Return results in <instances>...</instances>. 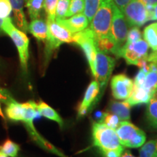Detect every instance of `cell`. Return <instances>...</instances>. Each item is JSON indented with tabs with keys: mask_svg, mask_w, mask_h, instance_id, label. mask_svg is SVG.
Listing matches in <instances>:
<instances>
[{
	"mask_svg": "<svg viewBox=\"0 0 157 157\" xmlns=\"http://www.w3.org/2000/svg\"><path fill=\"white\" fill-rule=\"evenodd\" d=\"M92 133L93 145L99 148L101 153L107 151L123 152L124 146L121 144L115 129L98 121L93 124Z\"/></svg>",
	"mask_w": 157,
	"mask_h": 157,
	"instance_id": "obj_1",
	"label": "cell"
},
{
	"mask_svg": "<svg viewBox=\"0 0 157 157\" xmlns=\"http://www.w3.org/2000/svg\"><path fill=\"white\" fill-rule=\"evenodd\" d=\"M2 28L3 32L8 35L15 44L18 52L21 69L23 73L27 74L29 58V39L24 31L15 26L10 17L4 19Z\"/></svg>",
	"mask_w": 157,
	"mask_h": 157,
	"instance_id": "obj_2",
	"label": "cell"
},
{
	"mask_svg": "<svg viewBox=\"0 0 157 157\" xmlns=\"http://www.w3.org/2000/svg\"><path fill=\"white\" fill-rule=\"evenodd\" d=\"M24 108V116H23V121L27 131L30 135V136L34 142H36L41 148H44L48 151L60 157H67L63 153L56 148L53 145L51 144L50 142L45 140L42 135L37 132L34 124V120L36 116V103L34 101H29L23 103Z\"/></svg>",
	"mask_w": 157,
	"mask_h": 157,
	"instance_id": "obj_3",
	"label": "cell"
},
{
	"mask_svg": "<svg viewBox=\"0 0 157 157\" xmlns=\"http://www.w3.org/2000/svg\"><path fill=\"white\" fill-rule=\"evenodd\" d=\"M113 5L112 0H104L90 21V28L93 31L96 41L111 36Z\"/></svg>",
	"mask_w": 157,
	"mask_h": 157,
	"instance_id": "obj_4",
	"label": "cell"
},
{
	"mask_svg": "<svg viewBox=\"0 0 157 157\" xmlns=\"http://www.w3.org/2000/svg\"><path fill=\"white\" fill-rule=\"evenodd\" d=\"M48 24V36L46 42V55H50L64 43L73 42V35L64 25L56 20H47Z\"/></svg>",
	"mask_w": 157,
	"mask_h": 157,
	"instance_id": "obj_5",
	"label": "cell"
},
{
	"mask_svg": "<svg viewBox=\"0 0 157 157\" xmlns=\"http://www.w3.org/2000/svg\"><path fill=\"white\" fill-rule=\"evenodd\" d=\"M116 132L124 147L139 148L146 140V133L128 121H121Z\"/></svg>",
	"mask_w": 157,
	"mask_h": 157,
	"instance_id": "obj_6",
	"label": "cell"
},
{
	"mask_svg": "<svg viewBox=\"0 0 157 157\" xmlns=\"http://www.w3.org/2000/svg\"><path fill=\"white\" fill-rule=\"evenodd\" d=\"M129 25L124 15L114 5H113V18L111 27V35L113 42L116 47V55L117 58H119V52L127 41V36L128 34Z\"/></svg>",
	"mask_w": 157,
	"mask_h": 157,
	"instance_id": "obj_7",
	"label": "cell"
},
{
	"mask_svg": "<svg viewBox=\"0 0 157 157\" xmlns=\"http://www.w3.org/2000/svg\"><path fill=\"white\" fill-rule=\"evenodd\" d=\"M73 42L78 44L83 50L93 75L98 51L97 42L93 31L89 27L83 31L74 34Z\"/></svg>",
	"mask_w": 157,
	"mask_h": 157,
	"instance_id": "obj_8",
	"label": "cell"
},
{
	"mask_svg": "<svg viewBox=\"0 0 157 157\" xmlns=\"http://www.w3.org/2000/svg\"><path fill=\"white\" fill-rule=\"evenodd\" d=\"M115 65L116 60L114 58L108 56L98 48L93 76L99 84L100 89L101 90H103L106 85Z\"/></svg>",
	"mask_w": 157,
	"mask_h": 157,
	"instance_id": "obj_9",
	"label": "cell"
},
{
	"mask_svg": "<svg viewBox=\"0 0 157 157\" xmlns=\"http://www.w3.org/2000/svg\"><path fill=\"white\" fill-rule=\"evenodd\" d=\"M121 12L130 27H140L149 21L146 5L141 0H131Z\"/></svg>",
	"mask_w": 157,
	"mask_h": 157,
	"instance_id": "obj_10",
	"label": "cell"
},
{
	"mask_svg": "<svg viewBox=\"0 0 157 157\" xmlns=\"http://www.w3.org/2000/svg\"><path fill=\"white\" fill-rule=\"evenodd\" d=\"M149 46L143 39H140L134 43L125 44L119 52V58L121 57L129 65H135L141 59L148 56Z\"/></svg>",
	"mask_w": 157,
	"mask_h": 157,
	"instance_id": "obj_11",
	"label": "cell"
},
{
	"mask_svg": "<svg viewBox=\"0 0 157 157\" xmlns=\"http://www.w3.org/2000/svg\"><path fill=\"white\" fill-rule=\"evenodd\" d=\"M113 97L117 100L128 99L132 93L134 81L124 74L113 76L111 80Z\"/></svg>",
	"mask_w": 157,
	"mask_h": 157,
	"instance_id": "obj_12",
	"label": "cell"
},
{
	"mask_svg": "<svg viewBox=\"0 0 157 157\" xmlns=\"http://www.w3.org/2000/svg\"><path fill=\"white\" fill-rule=\"evenodd\" d=\"M100 91V85L96 80L90 82L84 93L83 100L78 106V117H82L87 114L88 110L92 106V104L99 95Z\"/></svg>",
	"mask_w": 157,
	"mask_h": 157,
	"instance_id": "obj_13",
	"label": "cell"
},
{
	"mask_svg": "<svg viewBox=\"0 0 157 157\" xmlns=\"http://www.w3.org/2000/svg\"><path fill=\"white\" fill-rule=\"evenodd\" d=\"M56 20L60 24L64 25L66 29H68L72 34H76V33L84 30L87 28L90 23L89 19L84 15V13L72 15L68 18L66 17L64 19Z\"/></svg>",
	"mask_w": 157,
	"mask_h": 157,
	"instance_id": "obj_14",
	"label": "cell"
},
{
	"mask_svg": "<svg viewBox=\"0 0 157 157\" xmlns=\"http://www.w3.org/2000/svg\"><path fill=\"white\" fill-rule=\"evenodd\" d=\"M25 2V0H10L17 27L21 31L27 32L29 31V24L23 10Z\"/></svg>",
	"mask_w": 157,
	"mask_h": 157,
	"instance_id": "obj_15",
	"label": "cell"
},
{
	"mask_svg": "<svg viewBox=\"0 0 157 157\" xmlns=\"http://www.w3.org/2000/svg\"><path fill=\"white\" fill-rule=\"evenodd\" d=\"M153 95L154 94L151 93L148 90H146L143 84L138 85L134 84L132 93L127 101L130 104L131 106L139 104H146L148 103Z\"/></svg>",
	"mask_w": 157,
	"mask_h": 157,
	"instance_id": "obj_16",
	"label": "cell"
},
{
	"mask_svg": "<svg viewBox=\"0 0 157 157\" xmlns=\"http://www.w3.org/2000/svg\"><path fill=\"white\" fill-rule=\"evenodd\" d=\"M29 31L37 40L45 42L49 31L48 22L41 18L31 20L29 25Z\"/></svg>",
	"mask_w": 157,
	"mask_h": 157,
	"instance_id": "obj_17",
	"label": "cell"
},
{
	"mask_svg": "<svg viewBox=\"0 0 157 157\" xmlns=\"http://www.w3.org/2000/svg\"><path fill=\"white\" fill-rule=\"evenodd\" d=\"M131 105L127 101L110 102L108 111L117 115L121 121H129L130 119Z\"/></svg>",
	"mask_w": 157,
	"mask_h": 157,
	"instance_id": "obj_18",
	"label": "cell"
},
{
	"mask_svg": "<svg viewBox=\"0 0 157 157\" xmlns=\"http://www.w3.org/2000/svg\"><path fill=\"white\" fill-rule=\"evenodd\" d=\"M36 110L37 112L42 117L56 121L61 128L63 126V121L61 117L59 115V113L56 110L50 106L48 104L42 101H39L38 103H36Z\"/></svg>",
	"mask_w": 157,
	"mask_h": 157,
	"instance_id": "obj_19",
	"label": "cell"
},
{
	"mask_svg": "<svg viewBox=\"0 0 157 157\" xmlns=\"http://www.w3.org/2000/svg\"><path fill=\"white\" fill-rule=\"evenodd\" d=\"M5 114L12 121H22L24 116V108L23 103H17L16 101H14L7 104Z\"/></svg>",
	"mask_w": 157,
	"mask_h": 157,
	"instance_id": "obj_20",
	"label": "cell"
},
{
	"mask_svg": "<svg viewBox=\"0 0 157 157\" xmlns=\"http://www.w3.org/2000/svg\"><path fill=\"white\" fill-rule=\"evenodd\" d=\"M146 119L149 125L153 129H157V90L148 103Z\"/></svg>",
	"mask_w": 157,
	"mask_h": 157,
	"instance_id": "obj_21",
	"label": "cell"
},
{
	"mask_svg": "<svg viewBox=\"0 0 157 157\" xmlns=\"http://www.w3.org/2000/svg\"><path fill=\"white\" fill-rule=\"evenodd\" d=\"M151 70L146 74L143 82V87L154 94L157 90V64L150 63Z\"/></svg>",
	"mask_w": 157,
	"mask_h": 157,
	"instance_id": "obj_22",
	"label": "cell"
},
{
	"mask_svg": "<svg viewBox=\"0 0 157 157\" xmlns=\"http://www.w3.org/2000/svg\"><path fill=\"white\" fill-rule=\"evenodd\" d=\"M144 40L153 51L157 50V22L147 25L143 33Z\"/></svg>",
	"mask_w": 157,
	"mask_h": 157,
	"instance_id": "obj_23",
	"label": "cell"
},
{
	"mask_svg": "<svg viewBox=\"0 0 157 157\" xmlns=\"http://www.w3.org/2000/svg\"><path fill=\"white\" fill-rule=\"evenodd\" d=\"M44 0H28L26 2V7L31 20L39 18L44 8Z\"/></svg>",
	"mask_w": 157,
	"mask_h": 157,
	"instance_id": "obj_24",
	"label": "cell"
},
{
	"mask_svg": "<svg viewBox=\"0 0 157 157\" xmlns=\"http://www.w3.org/2000/svg\"><path fill=\"white\" fill-rule=\"evenodd\" d=\"M21 150L20 146L10 139H7L0 145V151L10 157H17Z\"/></svg>",
	"mask_w": 157,
	"mask_h": 157,
	"instance_id": "obj_25",
	"label": "cell"
},
{
	"mask_svg": "<svg viewBox=\"0 0 157 157\" xmlns=\"http://www.w3.org/2000/svg\"><path fill=\"white\" fill-rule=\"evenodd\" d=\"M140 157H157V139L144 143L140 150Z\"/></svg>",
	"mask_w": 157,
	"mask_h": 157,
	"instance_id": "obj_26",
	"label": "cell"
},
{
	"mask_svg": "<svg viewBox=\"0 0 157 157\" xmlns=\"http://www.w3.org/2000/svg\"><path fill=\"white\" fill-rule=\"evenodd\" d=\"M103 1L104 0H84L85 7H84V13L89 19L90 22L92 21L98 9Z\"/></svg>",
	"mask_w": 157,
	"mask_h": 157,
	"instance_id": "obj_27",
	"label": "cell"
},
{
	"mask_svg": "<svg viewBox=\"0 0 157 157\" xmlns=\"http://www.w3.org/2000/svg\"><path fill=\"white\" fill-rule=\"evenodd\" d=\"M99 121H102L104 124H105L110 128L115 129V130L121 122V120L117 115L113 114L112 113H110L109 111L103 113V117Z\"/></svg>",
	"mask_w": 157,
	"mask_h": 157,
	"instance_id": "obj_28",
	"label": "cell"
},
{
	"mask_svg": "<svg viewBox=\"0 0 157 157\" xmlns=\"http://www.w3.org/2000/svg\"><path fill=\"white\" fill-rule=\"evenodd\" d=\"M71 0H58L56 10V19H64L67 17Z\"/></svg>",
	"mask_w": 157,
	"mask_h": 157,
	"instance_id": "obj_29",
	"label": "cell"
},
{
	"mask_svg": "<svg viewBox=\"0 0 157 157\" xmlns=\"http://www.w3.org/2000/svg\"><path fill=\"white\" fill-rule=\"evenodd\" d=\"M84 7H85L84 0H71L67 17L78 14V13H84Z\"/></svg>",
	"mask_w": 157,
	"mask_h": 157,
	"instance_id": "obj_30",
	"label": "cell"
},
{
	"mask_svg": "<svg viewBox=\"0 0 157 157\" xmlns=\"http://www.w3.org/2000/svg\"><path fill=\"white\" fill-rule=\"evenodd\" d=\"M58 0H44V8L46 12L47 20H56V10Z\"/></svg>",
	"mask_w": 157,
	"mask_h": 157,
	"instance_id": "obj_31",
	"label": "cell"
},
{
	"mask_svg": "<svg viewBox=\"0 0 157 157\" xmlns=\"http://www.w3.org/2000/svg\"><path fill=\"white\" fill-rule=\"evenodd\" d=\"M12 12L13 10L10 0H0V18L9 17Z\"/></svg>",
	"mask_w": 157,
	"mask_h": 157,
	"instance_id": "obj_32",
	"label": "cell"
},
{
	"mask_svg": "<svg viewBox=\"0 0 157 157\" xmlns=\"http://www.w3.org/2000/svg\"><path fill=\"white\" fill-rule=\"evenodd\" d=\"M141 37H142V34H141V31L138 27H132V29L128 31V34H127V41L125 44L134 43L141 39Z\"/></svg>",
	"mask_w": 157,
	"mask_h": 157,
	"instance_id": "obj_33",
	"label": "cell"
},
{
	"mask_svg": "<svg viewBox=\"0 0 157 157\" xmlns=\"http://www.w3.org/2000/svg\"><path fill=\"white\" fill-rule=\"evenodd\" d=\"M0 100L3 101L6 105L10 103L12 101H14L15 100L13 98L11 94L7 90L4 89V88L0 87Z\"/></svg>",
	"mask_w": 157,
	"mask_h": 157,
	"instance_id": "obj_34",
	"label": "cell"
},
{
	"mask_svg": "<svg viewBox=\"0 0 157 157\" xmlns=\"http://www.w3.org/2000/svg\"><path fill=\"white\" fill-rule=\"evenodd\" d=\"M146 76V73L142 69L139 70L138 73L137 74L136 76L135 77L134 84H138V85H141V84H143Z\"/></svg>",
	"mask_w": 157,
	"mask_h": 157,
	"instance_id": "obj_35",
	"label": "cell"
},
{
	"mask_svg": "<svg viewBox=\"0 0 157 157\" xmlns=\"http://www.w3.org/2000/svg\"><path fill=\"white\" fill-rule=\"evenodd\" d=\"M114 5L121 11L129 3L131 0H112Z\"/></svg>",
	"mask_w": 157,
	"mask_h": 157,
	"instance_id": "obj_36",
	"label": "cell"
},
{
	"mask_svg": "<svg viewBox=\"0 0 157 157\" xmlns=\"http://www.w3.org/2000/svg\"><path fill=\"white\" fill-rule=\"evenodd\" d=\"M104 157H120L122 153L118 151H107L102 152Z\"/></svg>",
	"mask_w": 157,
	"mask_h": 157,
	"instance_id": "obj_37",
	"label": "cell"
},
{
	"mask_svg": "<svg viewBox=\"0 0 157 157\" xmlns=\"http://www.w3.org/2000/svg\"><path fill=\"white\" fill-rule=\"evenodd\" d=\"M146 59L148 62L157 64V50L153 51L150 55H148V56L146 57Z\"/></svg>",
	"mask_w": 157,
	"mask_h": 157,
	"instance_id": "obj_38",
	"label": "cell"
},
{
	"mask_svg": "<svg viewBox=\"0 0 157 157\" xmlns=\"http://www.w3.org/2000/svg\"><path fill=\"white\" fill-rule=\"evenodd\" d=\"M157 21V4L154 6L153 13H152L151 15L150 19H149V21Z\"/></svg>",
	"mask_w": 157,
	"mask_h": 157,
	"instance_id": "obj_39",
	"label": "cell"
},
{
	"mask_svg": "<svg viewBox=\"0 0 157 157\" xmlns=\"http://www.w3.org/2000/svg\"><path fill=\"white\" fill-rule=\"evenodd\" d=\"M146 5H155L157 4V0H141Z\"/></svg>",
	"mask_w": 157,
	"mask_h": 157,
	"instance_id": "obj_40",
	"label": "cell"
},
{
	"mask_svg": "<svg viewBox=\"0 0 157 157\" xmlns=\"http://www.w3.org/2000/svg\"><path fill=\"white\" fill-rule=\"evenodd\" d=\"M120 157H135V156L132 155V154H131L129 151H126L123 153V154L121 155Z\"/></svg>",
	"mask_w": 157,
	"mask_h": 157,
	"instance_id": "obj_41",
	"label": "cell"
},
{
	"mask_svg": "<svg viewBox=\"0 0 157 157\" xmlns=\"http://www.w3.org/2000/svg\"><path fill=\"white\" fill-rule=\"evenodd\" d=\"M3 21H4V19H2V18H0V34H2V33L3 32L2 28V25Z\"/></svg>",
	"mask_w": 157,
	"mask_h": 157,
	"instance_id": "obj_42",
	"label": "cell"
},
{
	"mask_svg": "<svg viewBox=\"0 0 157 157\" xmlns=\"http://www.w3.org/2000/svg\"><path fill=\"white\" fill-rule=\"evenodd\" d=\"M0 117L2 118L3 119H5V115H4V113L2 111V107H1V103H0Z\"/></svg>",
	"mask_w": 157,
	"mask_h": 157,
	"instance_id": "obj_43",
	"label": "cell"
},
{
	"mask_svg": "<svg viewBox=\"0 0 157 157\" xmlns=\"http://www.w3.org/2000/svg\"><path fill=\"white\" fill-rule=\"evenodd\" d=\"M0 157H8L7 155H5V154H3L2 152L0 151Z\"/></svg>",
	"mask_w": 157,
	"mask_h": 157,
	"instance_id": "obj_44",
	"label": "cell"
},
{
	"mask_svg": "<svg viewBox=\"0 0 157 157\" xmlns=\"http://www.w3.org/2000/svg\"><path fill=\"white\" fill-rule=\"evenodd\" d=\"M27 1H28V0H25V2H27Z\"/></svg>",
	"mask_w": 157,
	"mask_h": 157,
	"instance_id": "obj_45",
	"label": "cell"
},
{
	"mask_svg": "<svg viewBox=\"0 0 157 157\" xmlns=\"http://www.w3.org/2000/svg\"><path fill=\"white\" fill-rule=\"evenodd\" d=\"M0 65H1V62H0Z\"/></svg>",
	"mask_w": 157,
	"mask_h": 157,
	"instance_id": "obj_46",
	"label": "cell"
}]
</instances>
